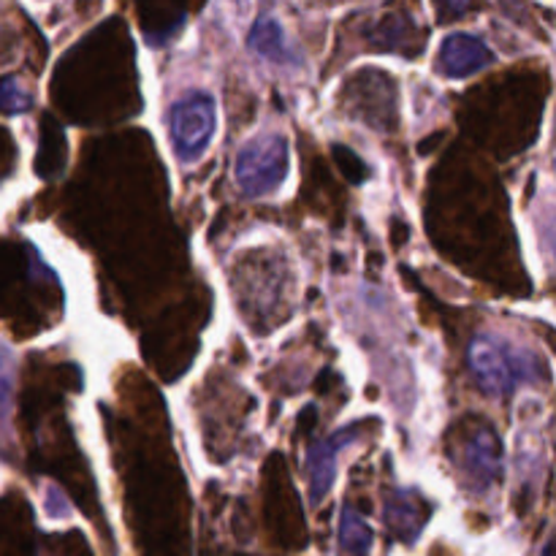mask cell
<instances>
[{"label":"cell","instance_id":"obj_11","mask_svg":"<svg viewBox=\"0 0 556 556\" xmlns=\"http://www.w3.org/2000/svg\"><path fill=\"white\" fill-rule=\"evenodd\" d=\"M11 396H14V356L9 348L0 345V424L9 418Z\"/></svg>","mask_w":556,"mask_h":556},{"label":"cell","instance_id":"obj_10","mask_svg":"<svg viewBox=\"0 0 556 556\" xmlns=\"http://www.w3.org/2000/svg\"><path fill=\"white\" fill-rule=\"evenodd\" d=\"M30 90L16 76H0V112L25 114L30 109Z\"/></svg>","mask_w":556,"mask_h":556},{"label":"cell","instance_id":"obj_12","mask_svg":"<svg viewBox=\"0 0 556 556\" xmlns=\"http://www.w3.org/2000/svg\"><path fill=\"white\" fill-rule=\"evenodd\" d=\"M438 3V11L443 20H454V16H462L472 5V0H434Z\"/></svg>","mask_w":556,"mask_h":556},{"label":"cell","instance_id":"obj_2","mask_svg":"<svg viewBox=\"0 0 556 556\" xmlns=\"http://www.w3.org/2000/svg\"><path fill=\"white\" fill-rule=\"evenodd\" d=\"M288 141L280 134L250 139L237 155V182L248 195H269L288 177Z\"/></svg>","mask_w":556,"mask_h":556},{"label":"cell","instance_id":"obj_7","mask_svg":"<svg viewBox=\"0 0 556 556\" xmlns=\"http://www.w3.org/2000/svg\"><path fill=\"white\" fill-rule=\"evenodd\" d=\"M353 440H356V427L324 440V443H318L313 451H309L307 467H309V494H313V503H320V500L331 492L337 478V454H340V448H345L348 443H353Z\"/></svg>","mask_w":556,"mask_h":556},{"label":"cell","instance_id":"obj_3","mask_svg":"<svg viewBox=\"0 0 556 556\" xmlns=\"http://www.w3.org/2000/svg\"><path fill=\"white\" fill-rule=\"evenodd\" d=\"M217 125L215 98L206 90H193L179 98L168 114L172 144L179 161L195 163L210 147Z\"/></svg>","mask_w":556,"mask_h":556},{"label":"cell","instance_id":"obj_9","mask_svg":"<svg viewBox=\"0 0 556 556\" xmlns=\"http://www.w3.org/2000/svg\"><path fill=\"white\" fill-rule=\"evenodd\" d=\"M340 548L345 554H367L372 548V530L356 510H342Z\"/></svg>","mask_w":556,"mask_h":556},{"label":"cell","instance_id":"obj_1","mask_svg":"<svg viewBox=\"0 0 556 556\" xmlns=\"http://www.w3.org/2000/svg\"><path fill=\"white\" fill-rule=\"evenodd\" d=\"M467 364L486 394L508 396L525 380L541 378V362L497 334H478L467 348Z\"/></svg>","mask_w":556,"mask_h":556},{"label":"cell","instance_id":"obj_5","mask_svg":"<svg viewBox=\"0 0 556 556\" xmlns=\"http://www.w3.org/2000/svg\"><path fill=\"white\" fill-rule=\"evenodd\" d=\"M494 63V54L486 43L470 33H451L443 41L438 54V65L451 79H465V76L478 74Z\"/></svg>","mask_w":556,"mask_h":556},{"label":"cell","instance_id":"obj_6","mask_svg":"<svg viewBox=\"0 0 556 556\" xmlns=\"http://www.w3.org/2000/svg\"><path fill=\"white\" fill-rule=\"evenodd\" d=\"M250 49L258 52L261 58L269 60L275 65H286V68H296L299 65V49L288 38L286 27L275 14H261L250 27Z\"/></svg>","mask_w":556,"mask_h":556},{"label":"cell","instance_id":"obj_8","mask_svg":"<svg viewBox=\"0 0 556 556\" xmlns=\"http://www.w3.org/2000/svg\"><path fill=\"white\" fill-rule=\"evenodd\" d=\"M386 519H389L391 530L400 538H416L427 516L421 514V508H418V503L410 494L396 492L391 494L389 503H386Z\"/></svg>","mask_w":556,"mask_h":556},{"label":"cell","instance_id":"obj_4","mask_svg":"<svg viewBox=\"0 0 556 556\" xmlns=\"http://www.w3.org/2000/svg\"><path fill=\"white\" fill-rule=\"evenodd\" d=\"M462 470L478 492H486L503 478V443L489 424H478L462 448Z\"/></svg>","mask_w":556,"mask_h":556}]
</instances>
